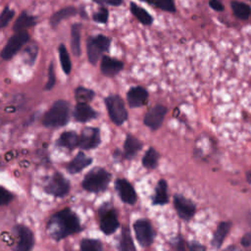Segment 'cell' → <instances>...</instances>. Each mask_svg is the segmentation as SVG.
Segmentation results:
<instances>
[{
	"label": "cell",
	"instance_id": "8fae6325",
	"mask_svg": "<svg viewBox=\"0 0 251 251\" xmlns=\"http://www.w3.org/2000/svg\"><path fill=\"white\" fill-rule=\"evenodd\" d=\"M167 112L168 109L166 106L161 104L155 105L145 114L143 119L144 125L150 127L152 130H157L162 126Z\"/></svg>",
	"mask_w": 251,
	"mask_h": 251
},
{
	"label": "cell",
	"instance_id": "e575fe53",
	"mask_svg": "<svg viewBox=\"0 0 251 251\" xmlns=\"http://www.w3.org/2000/svg\"><path fill=\"white\" fill-rule=\"evenodd\" d=\"M154 5H156L161 10L167 12H175L176 6L174 0H154Z\"/></svg>",
	"mask_w": 251,
	"mask_h": 251
},
{
	"label": "cell",
	"instance_id": "52a82bcc",
	"mask_svg": "<svg viewBox=\"0 0 251 251\" xmlns=\"http://www.w3.org/2000/svg\"><path fill=\"white\" fill-rule=\"evenodd\" d=\"M29 41V34L26 30L16 32L10 37L7 44L1 51V58L4 60H10L13 58L20 49Z\"/></svg>",
	"mask_w": 251,
	"mask_h": 251
},
{
	"label": "cell",
	"instance_id": "f1b7e54d",
	"mask_svg": "<svg viewBox=\"0 0 251 251\" xmlns=\"http://www.w3.org/2000/svg\"><path fill=\"white\" fill-rule=\"evenodd\" d=\"M230 5L235 17H237L240 20H247L249 18L251 14V8L249 5L238 1H232Z\"/></svg>",
	"mask_w": 251,
	"mask_h": 251
},
{
	"label": "cell",
	"instance_id": "7c38bea8",
	"mask_svg": "<svg viewBox=\"0 0 251 251\" xmlns=\"http://www.w3.org/2000/svg\"><path fill=\"white\" fill-rule=\"evenodd\" d=\"M15 229L19 235V241L14 251H31L34 246V235L30 228L24 225H18Z\"/></svg>",
	"mask_w": 251,
	"mask_h": 251
},
{
	"label": "cell",
	"instance_id": "7a4b0ae2",
	"mask_svg": "<svg viewBox=\"0 0 251 251\" xmlns=\"http://www.w3.org/2000/svg\"><path fill=\"white\" fill-rule=\"evenodd\" d=\"M110 180L111 175L107 170L95 167L85 175L81 185L88 192L98 193L107 189Z\"/></svg>",
	"mask_w": 251,
	"mask_h": 251
},
{
	"label": "cell",
	"instance_id": "44dd1931",
	"mask_svg": "<svg viewBox=\"0 0 251 251\" xmlns=\"http://www.w3.org/2000/svg\"><path fill=\"white\" fill-rule=\"evenodd\" d=\"M168 202V183L165 179H160L155 188V194L152 198V203L153 205H165Z\"/></svg>",
	"mask_w": 251,
	"mask_h": 251
},
{
	"label": "cell",
	"instance_id": "5b68a950",
	"mask_svg": "<svg viewBox=\"0 0 251 251\" xmlns=\"http://www.w3.org/2000/svg\"><path fill=\"white\" fill-rule=\"evenodd\" d=\"M105 104L112 122L117 125H123L127 119V111L123 99L119 95H110L105 98Z\"/></svg>",
	"mask_w": 251,
	"mask_h": 251
},
{
	"label": "cell",
	"instance_id": "bcb514c9",
	"mask_svg": "<svg viewBox=\"0 0 251 251\" xmlns=\"http://www.w3.org/2000/svg\"><path fill=\"white\" fill-rule=\"evenodd\" d=\"M141 1H144V2H147L150 4H154V0H141Z\"/></svg>",
	"mask_w": 251,
	"mask_h": 251
},
{
	"label": "cell",
	"instance_id": "74e56055",
	"mask_svg": "<svg viewBox=\"0 0 251 251\" xmlns=\"http://www.w3.org/2000/svg\"><path fill=\"white\" fill-rule=\"evenodd\" d=\"M55 72H54V65L53 63H51L49 65V70H48V81L45 85V90H50L53 88L54 84H55Z\"/></svg>",
	"mask_w": 251,
	"mask_h": 251
},
{
	"label": "cell",
	"instance_id": "8992f818",
	"mask_svg": "<svg viewBox=\"0 0 251 251\" xmlns=\"http://www.w3.org/2000/svg\"><path fill=\"white\" fill-rule=\"evenodd\" d=\"M99 223L103 233L107 235L114 233L120 226L115 208L108 206V204H106L105 207H101L99 210Z\"/></svg>",
	"mask_w": 251,
	"mask_h": 251
},
{
	"label": "cell",
	"instance_id": "4dcf8cb0",
	"mask_svg": "<svg viewBox=\"0 0 251 251\" xmlns=\"http://www.w3.org/2000/svg\"><path fill=\"white\" fill-rule=\"evenodd\" d=\"M37 53H38V47L37 44L34 41H30L26 47L25 48L24 52H23V58L24 61L28 64V65H33L34 61L36 60L37 57Z\"/></svg>",
	"mask_w": 251,
	"mask_h": 251
},
{
	"label": "cell",
	"instance_id": "603a6c76",
	"mask_svg": "<svg viewBox=\"0 0 251 251\" xmlns=\"http://www.w3.org/2000/svg\"><path fill=\"white\" fill-rule=\"evenodd\" d=\"M57 144L61 147L74 149L79 144V136L75 131H65L60 135L59 139L57 140Z\"/></svg>",
	"mask_w": 251,
	"mask_h": 251
},
{
	"label": "cell",
	"instance_id": "7bdbcfd3",
	"mask_svg": "<svg viewBox=\"0 0 251 251\" xmlns=\"http://www.w3.org/2000/svg\"><path fill=\"white\" fill-rule=\"evenodd\" d=\"M241 244L244 247H249L251 245V232H247L242 236Z\"/></svg>",
	"mask_w": 251,
	"mask_h": 251
},
{
	"label": "cell",
	"instance_id": "ab89813d",
	"mask_svg": "<svg viewBox=\"0 0 251 251\" xmlns=\"http://www.w3.org/2000/svg\"><path fill=\"white\" fill-rule=\"evenodd\" d=\"M176 251H186V247H185V243H184V240L182 238L181 235H178L176 237Z\"/></svg>",
	"mask_w": 251,
	"mask_h": 251
},
{
	"label": "cell",
	"instance_id": "4fadbf2b",
	"mask_svg": "<svg viewBox=\"0 0 251 251\" xmlns=\"http://www.w3.org/2000/svg\"><path fill=\"white\" fill-rule=\"evenodd\" d=\"M100 142V129L97 127H85L79 136L78 147L83 150H89L99 146Z\"/></svg>",
	"mask_w": 251,
	"mask_h": 251
},
{
	"label": "cell",
	"instance_id": "30bf717a",
	"mask_svg": "<svg viewBox=\"0 0 251 251\" xmlns=\"http://www.w3.org/2000/svg\"><path fill=\"white\" fill-rule=\"evenodd\" d=\"M174 206L177 216L183 221H190L196 212V205L188 198L180 194L174 196Z\"/></svg>",
	"mask_w": 251,
	"mask_h": 251
},
{
	"label": "cell",
	"instance_id": "83f0119b",
	"mask_svg": "<svg viewBox=\"0 0 251 251\" xmlns=\"http://www.w3.org/2000/svg\"><path fill=\"white\" fill-rule=\"evenodd\" d=\"M159 157L160 155L158 151L153 147H149L142 158L143 167H145L146 169H155L158 165Z\"/></svg>",
	"mask_w": 251,
	"mask_h": 251
},
{
	"label": "cell",
	"instance_id": "1f68e13d",
	"mask_svg": "<svg viewBox=\"0 0 251 251\" xmlns=\"http://www.w3.org/2000/svg\"><path fill=\"white\" fill-rule=\"evenodd\" d=\"M58 52H59V58H60L62 69L66 75H69L72 70V62L66 46L64 44H60L58 48Z\"/></svg>",
	"mask_w": 251,
	"mask_h": 251
},
{
	"label": "cell",
	"instance_id": "4316f807",
	"mask_svg": "<svg viewBox=\"0 0 251 251\" xmlns=\"http://www.w3.org/2000/svg\"><path fill=\"white\" fill-rule=\"evenodd\" d=\"M130 11L133 14V16L143 25H149L152 24L153 22V18L151 17V15L142 7L138 6L137 4L131 2L130 3Z\"/></svg>",
	"mask_w": 251,
	"mask_h": 251
},
{
	"label": "cell",
	"instance_id": "836d02e7",
	"mask_svg": "<svg viewBox=\"0 0 251 251\" xmlns=\"http://www.w3.org/2000/svg\"><path fill=\"white\" fill-rule=\"evenodd\" d=\"M14 15H15V12L13 10H10L9 7H6L0 14V28L5 27L13 19Z\"/></svg>",
	"mask_w": 251,
	"mask_h": 251
},
{
	"label": "cell",
	"instance_id": "d590c367",
	"mask_svg": "<svg viewBox=\"0 0 251 251\" xmlns=\"http://www.w3.org/2000/svg\"><path fill=\"white\" fill-rule=\"evenodd\" d=\"M108 18H109V12L104 7H102L98 12H96L93 15V20L101 24H106L108 22Z\"/></svg>",
	"mask_w": 251,
	"mask_h": 251
},
{
	"label": "cell",
	"instance_id": "8d00e7d4",
	"mask_svg": "<svg viewBox=\"0 0 251 251\" xmlns=\"http://www.w3.org/2000/svg\"><path fill=\"white\" fill-rule=\"evenodd\" d=\"M13 199L12 193L5 187L0 186V206L9 204Z\"/></svg>",
	"mask_w": 251,
	"mask_h": 251
},
{
	"label": "cell",
	"instance_id": "5bb4252c",
	"mask_svg": "<svg viewBox=\"0 0 251 251\" xmlns=\"http://www.w3.org/2000/svg\"><path fill=\"white\" fill-rule=\"evenodd\" d=\"M116 189L123 202L129 205H133L136 202V192L128 180L125 178H118L116 180Z\"/></svg>",
	"mask_w": 251,
	"mask_h": 251
},
{
	"label": "cell",
	"instance_id": "f546056e",
	"mask_svg": "<svg viewBox=\"0 0 251 251\" xmlns=\"http://www.w3.org/2000/svg\"><path fill=\"white\" fill-rule=\"evenodd\" d=\"M94 91L82 86H78L75 90V98L77 103L81 104H87L88 102L92 101L94 98Z\"/></svg>",
	"mask_w": 251,
	"mask_h": 251
},
{
	"label": "cell",
	"instance_id": "2e32d148",
	"mask_svg": "<svg viewBox=\"0 0 251 251\" xmlns=\"http://www.w3.org/2000/svg\"><path fill=\"white\" fill-rule=\"evenodd\" d=\"M124 68V63L120 60L104 56L100 64V70L103 75L107 76H114L118 75Z\"/></svg>",
	"mask_w": 251,
	"mask_h": 251
},
{
	"label": "cell",
	"instance_id": "ac0fdd59",
	"mask_svg": "<svg viewBox=\"0 0 251 251\" xmlns=\"http://www.w3.org/2000/svg\"><path fill=\"white\" fill-rule=\"evenodd\" d=\"M92 163V159L87 157L81 151L76 154V156L68 164L67 170L70 174H77L81 172L84 168L88 167Z\"/></svg>",
	"mask_w": 251,
	"mask_h": 251
},
{
	"label": "cell",
	"instance_id": "3957f363",
	"mask_svg": "<svg viewBox=\"0 0 251 251\" xmlns=\"http://www.w3.org/2000/svg\"><path fill=\"white\" fill-rule=\"evenodd\" d=\"M70 105L65 100H57L45 113L42 124L46 127H59L68 123Z\"/></svg>",
	"mask_w": 251,
	"mask_h": 251
},
{
	"label": "cell",
	"instance_id": "7402d4cb",
	"mask_svg": "<svg viewBox=\"0 0 251 251\" xmlns=\"http://www.w3.org/2000/svg\"><path fill=\"white\" fill-rule=\"evenodd\" d=\"M36 24V20L34 17L30 16L27 12L24 11L20 14L19 18L16 20L14 26H13V30L15 32H19V31H23L25 30L28 27L33 26Z\"/></svg>",
	"mask_w": 251,
	"mask_h": 251
},
{
	"label": "cell",
	"instance_id": "d6a6232c",
	"mask_svg": "<svg viewBox=\"0 0 251 251\" xmlns=\"http://www.w3.org/2000/svg\"><path fill=\"white\" fill-rule=\"evenodd\" d=\"M80 251H102V243L98 239L84 238L80 242Z\"/></svg>",
	"mask_w": 251,
	"mask_h": 251
},
{
	"label": "cell",
	"instance_id": "f35d334b",
	"mask_svg": "<svg viewBox=\"0 0 251 251\" xmlns=\"http://www.w3.org/2000/svg\"><path fill=\"white\" fill-rule=\"evenodd\" d=\"M189 251H206V247L196 240H190L187 242Z\"/></svg>",
	"mask_w": 251,
	"mask_h": 251
},
{
	"label": "cell",
	"instance_id": "b9f144b4",
	"mask_svg": "<svg viewBox=\"0 0 251 251\" xmlns=\"http://www.w3.org/2000/svg\"><path fill=\"white\" fill-rule=\"evenodd\" d=\"M124 0H94V2L99 4H107L111 6H120Z\"/></svg>",
	"mask_w": 251,
	"mask_h": 251
},
{
	"label": "cell",
	"instance_id": "9a60e30c",
	"mask_svg": "<svg viewBox=\"0 0 251 251\" xmlns=\"http://www.w3.org/2000/svg\"><path fill=\"white\" fill-rule=\"evenodd\" d=\"M148 99V92L142 86L131 87L126 93L127 104L130 108H138L143 106Z\"/></svg>",
	"mask_w": 251,
	"mask_h": 251
},
{
	"label": "cell",
	"instance_id": "ba28073f",
	"mask_svg": "<svg viewBox=\"0 0 251 251\" xmlns=\"http://www.w3.org/2000/svg\"><path fill=\"white\" fill-rule=\"evenodd\" d=\"M44 191L55 197H64L70 191V181L61 173H55L44 185Z\"/></svg>",
	"mask_w": 251,
	"mask_h": 251
},
{
	"label": "cell",
	"instance_id": "f6af8a7d",
	"mask_svg": "<svg viewBox=\"0 0 251 251\" xmlns=\"http://www.w3.org/2000/svg\"><path fill=\"white\" fill-rule=\"evenodd\" d=\"M247 220H248L249 226H250V227H251V212L248 214V216H247Z\"/></svg>",
	"mask_w": 251,
	"mask_h": 251
},
{
	"label": "cell",
	"instance_id": "cb8c5ba5",
	"mask_svg": "<svg viewBox=\"0 0 251 251\" xmlns=\"http://www.w3.org/2000/svg\"><path fill=\"white\" fill-rule=\"evenodd\" d=\"M80 30H81V25L80 24H75L72 25L71 28V48L74 55L78 57L81 53L80 48Z\"/></svg>",
	"mask_w": 251,
	"mask_h": 251
},
{
	"label": "cell",
	"instance_id": "6da1fadb",
	"mask_svg": "<svg viewBox=\"0 0 251 251\" xmlns=\"http://www.w3.org/2000/svg\"><path fill=\"white\" fill-rule=\"evenodd\" d=\"M81 229L78 217L71 209H63L54 214L47 225L49 235L55 240H61Z\"/></svg>",
	"mask_w": 251,
	"mask_h": 251
},
{
	"label": "cell",
	"instance_id": "484cf974",
	"mask_svg": "<svg viewBox=\"0 0 251 251\" xmlns=\"http://www.w3.org/2000/svg\"><path fill=\"white\" fill-rule=\"evenodd\" d=\"M75 14H76V9L75 7H73V6L65 7V8L59 10L58 12H56L55 14H53V16L50 18V24L53 27H55L63 20L71 18V17L75 16Z\"/></svg>",
	"mask_w": 251,
	"mask_h": 251
},
{
	"label": "cell",
	"instance_id": "d6986e66",
	"mask_svg": "<svg viewBox=\"0 0 251 251\" xmlns=\"http://www.w3.org/2000/svg\"><path fill=\"white\" fill-rule=\"evenodd\" d=\"M230 226H231L230 222H221L218 225L211 240V244L215 249H219L223 245L226 236L229 232Z\"/></svg>",
	"mask_w": 251,
	"mask_h": 251
},
{
	"label": "cell",
	"instance_id": "60d3db41",
	"mask_svg": "<svg viewBox=\"0 0 251 251\" xmlns=\"http://www.w3.org/2000/svg\"><path fill=\"white\" fill-rule=\"evenodd\" d=\"M209 5L211 8H213L215 11H224V5L220 0H210Z\"/></svg>",
	"mask_w": 251,
	"mask_h": 251
},
{
	"label": "cell",
	"instance_id": "ee69618b",
	"mask_svg": "<svg viewBox=\"0 0 251 251\" xmlns=\"http://www.w3.org/2000/svg\"><path fill=\"white\" fill-rule=\"evenodd\" d=\"M246 179H247V181L251 184V172H248V173L246 174Z\"/></svg>",
	"mask_w": 251,
	"mask_h": 251
},
{
	"label": "cell",
	"instance_id": "d4e9b609",
	"mask_svg": "<svg viewBox=\"0 0 251 251\" xmlns=\"http://www.w3.org/2000/svg\"><path fill=\"white\" fill-rule=\"evenodd\" d=\"M119 250L120 251H136L134 246L130 230L127 226H125L122 230L120 240H119Z\"/></svg>",
	"mask_w": 251,
	"mask_h": 251
},
{
	"label": "cell",
	"instance_id": "ffe728a7",
	"mask_svg": "<svg viewBox=\"0 0 251 251\" xmlns=\"http://www.w3.org/2000/svg\"><path fill=\"white\" fill-rule=\"evenodd\" d=\"M143 143L131 134H127L125 145H124V155L126 159H132L141 149Z\"/></svg>",
	"mask_w": 251,
	"mask_h": 251
},
{
	"label": "cell",
	"instance_id": "e0dca14e",
	"mask_svg": "<svg viewBox=\"0 0 251 251\" xmlns=\"http://www.w3.org/2000/svg\"><path fill=\"white\" fill-rule=\"evenodd\" d=\"M97 117V112L88 104L77 103L74 110V118L79 123L89 122Z\"/></svg>",
	"mask_w": 251,
	"mask_h": 251
},
{
	"label": "cell",
	"instance_id": "9c48e42d",
	"mask_svg": "<svg viewBox=\"0 0 251 251\" xmlns=\"http://www.w3.org/2000/svg\"><path fill=\"white\" fill-rule=\"evenodd\" d=\"M136 239L142 247L150 246L155 238V231L151 223L146 219H139L133 224Z\"/></svg>",
	"mask_w": 251,
	"mask_h": 251
},
{
	"label": "cell",
	"instance_id": "277c9868",
	"mask_svg": "<svg viewBox=\"0 0 251 251\" xmlns=\"http://www.w3.org/2000/svg\"><path fill=\"white\" fill-rule=\"evenodd\" d=\"M110 43L111 39L108 36L102 34L89 37L86 42V51L89 63L96 65L103 53L109 50Z\"/></svg>",
	"mask_w": 251,
	"mask_h": 251
}]
</instances>
